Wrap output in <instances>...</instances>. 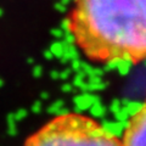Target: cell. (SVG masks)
<instances>
[{"mask_svg":"<svg viewBox=\"0 0 146 146\" xmlns=\"http://www.w3.org/2000/svg\"><path fill=\"white\" fill-rule=\"evenodd\" d=\"M65 27L90 62L146 61V0H73Z\"/></svg>","mask_w":146,"mask_h":146,"instance_id":"obj_1","label":"cell"},{"mask_svg":"<svg viewBox=\"0 0 146 146\" xmlns=\"http://www.w3.org/2000/svg\"><path fill=\"white\" fill-rule=\"evenodd\" d=\"M25 146H123V144L90 116L68 112L46 122L27 138Z\"/></svg>","mask_w":146,"mask_h":146,"instance_id":"obj_2","label":"cell"},{"mask_svg":"<svg viewBox=\"0 0 146 146\" xmlns=\"http://www.w3.org/2000/svg\"><path fill=\"white\" fill-rule=\"evenodd\" d=\"M122 144L123 146H146V99L128 121Z\"/></svg>","mask_w":146,"mask_h":146,"instance_id":"obj_3","label":"cell"}]
</instances>
